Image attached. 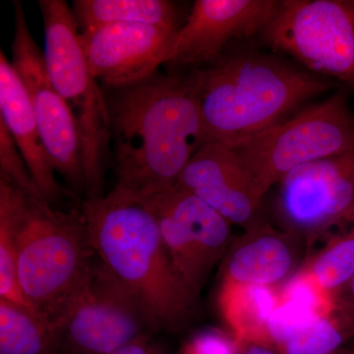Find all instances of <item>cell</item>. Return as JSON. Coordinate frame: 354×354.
<instances>
[{
	"label": "cell",
	"instance_id": "1",
	"mask_svg": "<svg viewBox=\"0 0 354 354\" xmlns=\"http://www.w3.org/2000/svg\"><path fill=\"white\" fill-rule=\"evenodd\" d=\"M116 186L141 196L174 187L207 143L198 97L197 70L187 75L155 73L106 95Z\"/></svg>",
	"mask_w": 354,
	"mask_h": 354
},
{
	"label": "cell",
	"instance_id": "2",
	"mask_svg": "<svg viewBox=\"0 0 354 354\" xmlns=\"http://www.w3.org/2000/svg\"><path fill=\"white\" fill-rule=\"evenodd\" d=\"M81 211L95 255L156 326L185 322L196 295L172 264L150 200L115 185L109 194L86 199Z\"/></svg>",
	"mask_w": 354,
	"mask_h": 354
},
{
	"label": "cell",
	"instance_id": "3",
	"mask_svg": "<svg viewBox=\"0 0 354 354\" xmlns=\"http://www.w3.org/2000/svg\"><path fill=\"white\" fill-rule=\"evenodd\" d=\"M207 143L234 148L278 123L310 97L329 90L327 81L261 55L221 57L196 69Z\"/></svg>",
	"mask_w": 354,
	"mask_h": 354
},
{
	"label": "cell",
	"instance_id": "4",
	"mask_svg": "<svg viewBox=\"0 0 354 354\" xmlns=\"http://www.w3.org/2000/svg\"><path fill=\"white\" fill-rule=\"evenodd\" d=\"M95 254L81 209L59 211L22 193L16 221L18 279L37 313L51 320L87 276Z\"/></svg>",
	"mask_w": 354,
	"mask_h": 354
},
{
	"label": "cell",
	"instance_id": "5",
	"mask_svg": "<svg viewBox=\"0 0 354 354\" xmlns=\"http://www.w3.org/2000/svg\"><path fill=\"white\" fill-rule=\"evenodd\" d=\"M44 58L53 85L68 106L82 144L86 196H104V160L111 142L106 94L88 66L72 8L64 0H39Z\"/></svg>",
	"mask_w": 354,
	"mask_h": 354
},
{
	"label": "cell",
	"instance_id": "6",
	"mask_svg": "<svg viewBox=\"0 0 354 354\" xmlns=\"http://www.w3.org/2000/svg\"><path fill=\"white\" fill-rule=\"evenodd\" d=\"M264 198L300 165L354 151V114L337 93L232 148Z\"/></svg>",
	"mask_w": 354,
	"mask_h": 354
},
{
	"label": "cell",
	"instance_id": "7",
	"mask_svg": "<svg viewBox=\"0 0 354 354\" xmlns=\"http://www.w3.org/2000/svg\"><path fill=\"white\" fill-rule=\"evenodd\" d=\"M58 344L73 353L109 354L158 328L138 300L94 261L50 320Z\"/></svg>",
	"mask_w": 354,
	"mask_h": 354
},
{
	"label": "cell",
	"instance_id": "8",
	"mask_svg": "<svg viewBox=\"0 0 354 354\" xmlns=\"http://www.w3.org/2000/svg\"><path fill=\"white\" fill-rule=\"evenodd\" d=\"M263 32L311 71L354 88V0L279 1Z\"/></svg>",
	"mask_w": 354,
	"mask_h": 354
},
{
	"label": "cell",
	"instance_id": "9",
	"mask_svg": "<svg viewBox=\"0 0 354 354\" xmlns=\"http://www.w3.org/2000/svg\"><path fill=\"white\" fill-rule=\"evenodd\" d=\"M278 185L286 230L309 244L354 221V151L300 165Z\"/></svg>",
	"mask_w": 354,
	"mask_h": 354
},
{
	"label": "cell",
	"instance_id": "10",
	"mask_svg": "<svg viewBox=\"0 0 354 354\" xmlns=\"http://www.w3.org/2000/svg\"><path fill=\"white\" fill-rule=\"evenodd\" d=\"M14 69L29 95L55 169L77 192H86L82 144L75 121L51 81L44 51L32 38L22 4L14 2Z\"/></svg>",
	"mask_w": 354,
	"mask_h": 354
},
{
	"label": "cell",
	"instance_id": "11",
	"mask_svg": "<svg viewBox=\"0 0 354 354\" xmlns=\"http://www.w3.org/2000/svg\"><path fill=\"white\" fill-rule=\"evenodd\" d=\"M149 200L172 264L197 297L209 272L232 245V223L177 186Z\"/></svg>",
	"mask_w": 354,
	"mask_h": 354
},
{
	"label": "cell",
	"instance_id": "12",
	"mask_svg": "<svg viewBox=\"0 0 354 354\" xmlns=\"http://www.w3.org/2000/svg\"><path fill=\"white\" fill-rule=\"evenodd\" d=\"M276 0H197L177 30L167 64H214L232 39L264 32L277 12Z\"/></svg>",
	"mask_w": 354,
	"mask_h": 354
},
{
	"label": "cell",
	"instance_id": "13",
	"mask_svg": "<svg viewBox=\"0 0 354 354\" xmlns=\"http://www.w3.org/2000/svg\"><path fill=\"white\" fill-rule=\"evenodd\" d=\"M179 28L113 24L81 32L93 75L109 88L145 80L167 64Z\"/></svg>",
	"mask_w": 354,
	"mask_h": 354
},
{
	"label": "cell",
	"instance_id": "14",
	"mask_svg": "<svg viewBox=\"0 0 354 354\" xmlns=\"http://www.w3.org/2000/svg\"><path fill=\"white\" fill-rule=\"evenodd\" d=\"M176 186L200 198L232 225L248 228L257 221L263 198L232 148L214 142L205 144Z\"/></svg>",
	"mask_w": 354,
	"mask_h": 354
},
{
	"label": "cell",
	"instance_id": "15",
	"mask_svg": "<svg viewBox=\"0 0 354 354\" xmlns=\"http://www.w3.org/2000/svg\"><path fill=\"white\" fill-rule=\"evenodd\" d=\"M301 237L256 221L228 248L221 283L279 288L297 268V241Z\"/></svg>",
	"mask_w": 354,
	"mask_h": 354
},
{
	"label": "cell",
	"instance_id": "16",
	"mask_svg": "<svg viewBox=\"0 0 354 354\" xmlns=\"http://www.w3.org/2000/svg\"><path fill=\"white\" fill-rule=\"evenodd\" d=\"M0 120L12 135L44 199L53 204L66 195L71 196L57 183V171L44 145L29 95L17 72L2 50L0 53Z\"/></svg>",
	"mask_w": 354,
	"mask_h": 354
},
{
	"label": "cell",
	"instance_id": "17",
	"mask_svg": "<svg viewBox=\"0 0 354 354\" xmlns=\"http://www.w3.org/2000/svg\"><path fill=\"white\" fill-rule=\"evenodd\" d=\"M279 288L221 283L218 307L237 344L272 346L268 325L278 304Z\"/></svg>",
	"mask_w": 354,
	"mask_h": 354
},
{
	"label": "cell",
	"instance_id": "18",
	"mask_svg": "<svg viewBox=\"0 0 354 354\" xmlns=\"http://www.w3.org/2000/svg\"><path fill=\"white\" fill-rule=\"evenodd\" d=\"M72 12L80 32L113 24L179 28L176 4L167 0H76Z\"/></svg>",
	"mask_w": 354,
	"mask_h": 354
},
{
	"label": "cell",
	"instance_id": "19",
	"mask_svg": "<svg viewBox=\"0 0 354 354\" xmlns=\"http://www.w3.org/2000/svg\"><path fill=\"white\" fill-rule=\"evenodd\" d=\"M59 346L53 325L41 314L0 299V354H53Z\"/></svg>",
	"mask_w": 354,
	"mask_h": 354
},
{
	"label": "cell",
	"instance_id": "20",
	"mask_svg": "<svg viewBox=\"0 0 354 354\" xmlns=\"http://www.w3.org/2000/svg\"><path fill=\"white\" fill-rule=\"evenodd\" d=\"M322 239V247L300 268L325 290L339 295L354 276V221Z\"/></svg>",
	"mask_w": 354,
	"mask_h": 354
},
{
	"label": "cell",
	"instance_id": "21",
	"mask_svg": "<svg viewBox=\"0 0 354 354\" xmlns=\"http://www.w3.org/2000/svg\"><path fill=\"white\" fill-rule=\"evenodd\" d=\"M353 335L354 310L339 297L330 313L318 317L277 349L281 354H334Z\"/></svg>",
	"mask_w": 354,
	"mask_h": 354
},
{
	"label": "cell",
	"instance_id": "22",
	"mask_svg": "<svg viewBox=\"0 0 354 354\" xmlns=\"http://www.w3.org/2000/svg\"><path fill=\"white\" fill-rule=\"evenodd\" d=\"M21 196V191L0 178V299L35 311L18 279L16 221Z\"/></svg>",
	"mask_w": 354,
	"mask_h": 354
},
{
	"label": "cell",
	"instance_id": "23",
	"mask_svg": "<svg viewBox=\"0 0 354 354\" xmlns=\"http://www.w3.org/2000/svg\"><path fill=\"white\" fill-rule=\"evenodd\" d=\"M0 178L28 196L43 198L8 128L0 120Z\"/></svg>",
	"mask_w": 354,
	"mask_h": 354
},
{
	"label": "cell",
	"instance_id": "24",
	"mask_svg": "<svg viewBox=\"0 0 354 354\" xmlns=\"http://www.w3.org/2000/svg\"><path fill=\"white\" fill-rule=\"evenodd\" d=\"M239 346L234 337L221 330H209L195 335L187 344L185 354H237Z\"/></svg>",
	"mask_w": 354,
	"mask_h": 354
},
{
	"label": "cell",
	"instance_id": "25",
	"mask_svg": "<svg viewBox=\"0 0 354 354\" xmlns=\"http://www.w3.org/2000/svg\"><path fill=\"white\" fill-rule=\"evenodd\" d=\"M237 354H281L278 349L270 344H241Z\"/></svg>",
	"mask_w": 354,
	"mask_h": 354
},
{
	"label": "cell",
	"instance_id": "26",
	"mask_svg": "<svg viewBox=\"0 0 354 354\" xmlns=\"http://www.w3.org/2000/svg\"><path fill=\"white\" fill-rule=\"evenodd\" d=\"M109 354H148L145 346V337H140L131 344H128Z\"/></svg>",
	"mask_w": 354,
	"mask_h": 354
},
{
	"label": "cell",
	"instance_id": "27",
	"mask_svg": "<svg viewBox=\"0 0 354 354\" xmlns=\"http://www.w3.org/2000/svg\"><path fill=\"white\" fill-rule=\"evenodd\" d=\"M337 295L354 310V276Z\"/></svg>",
	"mask_w": 354,
	"mask_h": 354
},
{
	"label": "cell",
	"instance_id": "28",
	"mask_svg": "<svg viewBox=\"0 0 354 354\" xmlns=\"http://www.w3.org/2000/svg\"><path fill=\"white\" fill-rule=\"evenodd\" d=\"M334 354H349V353H346V351H337V353H335Z\"/></svg>",
	"mask_w": 354,
	"mask_h": 354
}]
</instances>
